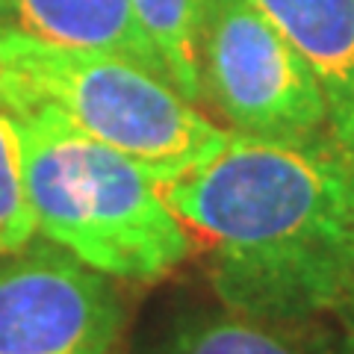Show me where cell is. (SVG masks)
Instances as JSON below:
<instances>
[{
    "label": "cell",
    "instance_id": "obj_1",
    "mask_svg": "<svg viewBox=\"0 0 354 354\" xmlns=\"http://www.w3.org/2000/svg\"><path fill=\"white\" fill-rule=\"evenodd\" d=\"M221 307L316 322L337 304L348 248L346 148L227 130L189 169L160 180Z\"/></svg>",
    "mask_w": 354,
    "mask_h": 354
},
{
    "label": "cell",
    "instance_id": "obj_2",
    "mask_svg": "<svg viewBox=\"0 0 354 354\" xmlns=\"http://www.w3.org/2000/svg\"><path fill=\"white\" fill-rule=\"evenodd\" d=\"M41 239L121 283H160L192 239L148 165L88 136L50 106L9 109Z\"/></svg>",
    "mask_w": 354,
    "mask_h": 354
},
{
    "label": "cell",
    "instance_id": "obj_3",
    "mask_svg": "<svg viewBox=\"0 0 354 354\" xmlns=\"http://www.w3.org/2000/svg\"><path fill=\"white\" fill-rule=\"evenodd\" d=\"M50 106L165 180L225 142L201 106L145 65L0 30V109Z\"/></svg>",
    "mask_w": 354,
    "mask_h": 354
},
{
    "label": "cell",
    "instance_id": "obj_4",
    "mask_svg": "<svg viewBox=\"0 0 354 354\" xmlns=\"http://www.w3.org/2000/svg\"><path fill=\"white\" fill-rule=\"evenodd\" d=\"M198 74L201 104L234 133L286 142L334 136L316 71L251 0H209Z\"/></svg>",
    "mask_w": 354,
    "mask_h": 354
},
{
    "label": "cell",
    "instance_id": "obj_5",
    "mask_svg": "<svg viewBox=\"0 0 354 354\" xmlns=\"http://www.w3.org/2000/svg\"><path fill=\"white\" fill-rule=\"evenodd\" d=\"M121 281L53 242L0 257V354H127Z\"/></svg>",
    "mask_w": 354,
    "mask_h": 354
},
{
    "label": "cell",
    "instance_id": "obj_6",
    "mask_svg": "<svg viewBox=\"0 0 354 354\" xmlns=\"http://www.w3.org/2000/svg\"><path fill=\"white\" fill-rule=\"evenodd\" d=\"M0 30L62 48L115 53L171 80L133 0H0Z\"/></svg>",
    "mask_w": 354,
    "mask_h": 354
},
{
    "label": "cell",
    "instance_id": "obj_7",
    "mask_svg": "<svg viewBox=\"0 0 354 354\" xmlns=\"http://www.w3.org/2000/svg\"><path fill=\"white\" fill-rule=\"evenodd\" d=\"M316 322H272L227 307H198L174 316L133 354H351Z\"/></svg>",
    "mask_w": 354,
    "mask_h": 354
},
{
    "label": "cell",
    "instance_id": "obj_8",
    "mask_svg": "<svg viewBox=\"0 0 354 354\" xmlns=\"http://www.w3.org/2000/svg\"><path fill=\"white\" fill-rule=\"evenodd\" d=\"M310 62L342 148L354 145V0H251Z\"/></svg>",
    "mask_w": 354,
    "mask_h": 354
},
{
    "label": "cell",
    "instance_id": "obj_9",
    "mask_svg": "<svg viewBox=\"0 0 354 354\" xmlns=\"http://www.w3.org/2000/svg\"><path fill=\"white\" fill-rule=\"evenodd\" d=\"M209 0H133L139 24L162 57L171 83L183 97L201 106V32Z\"/></svg>",
    "mask_w": 354,
    "mask_h": 354
},
{
    "label": "cell",
    "instance_id": "obj_10",
    "mask_svg": "<svg viewBox=\"0 0 354 354\" xmlns=\"http://www.w3.org/2000/svg\"><path fill=\"white\" fill-rule=\"evenodd\" d=\"M39 236L24 171H21L18 136L6 109H0V257L27 248Z\"/></svg>",
    "mask_w": 354,
    "mask_h": 354
},
{
    "label": "cell",
    "instance_id": "obj_11",
    "mask_svg": "<svg viewBox=\"0 0 354 354\" xmlns=\"http://www.w3.org/2000/svg\"><path fill=\"white\" fill-rule=\"evenodd\" d=\"M348 171H351V209H348V248H346V269H342V283L337 304L330 310L334 322L339 325L342 337L354 342V145L346 148Z\"/></svg>",
    "mask_w": 354,
    "mask_h": 354
}]
</instances>
